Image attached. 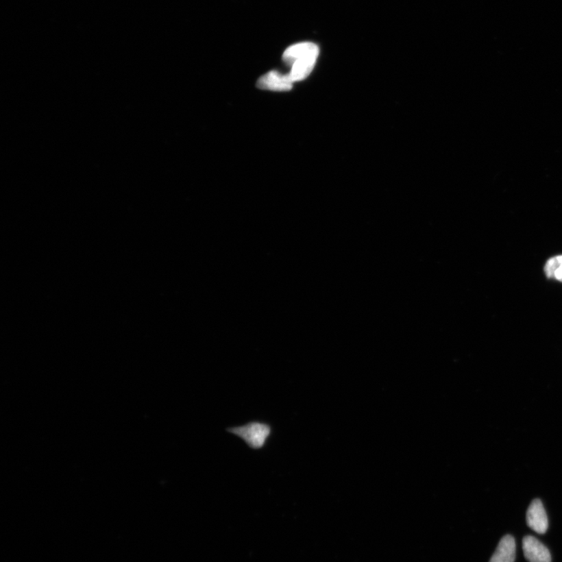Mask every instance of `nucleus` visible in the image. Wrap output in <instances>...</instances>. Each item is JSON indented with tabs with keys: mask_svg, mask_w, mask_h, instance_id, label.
<instances>
[{
	"mask_svg": "<svg viewBox=\"0 0 562 562\" xmlns=\"http://www.w3.org/2000/svg\"><path fill=\"white\" fill-rule=\"evenodd\" d=\"M319 53L317 45L301 42L292 45L283 54L284 63L291 66L289 76L292 82H300L311 74Z\"/></svg>",
	"mask_w": 562,
	"mask_h": 562,
	"instance_id": "obj_1",
	"label": "nucleus"
},
{
	"mask_svg": "<svg viewBox=\"0 0 562 562\" xmlns=\"http://www.w3.org/2000/svg\"><path fill=\"white\" fill-rule=\"evenodd\" d=\"M226 431L243 441L252 451H261L273 437V426L267 421L251 420L244 424L228 427Z\"/></svg>",
	"mask_w": 562,
	"mask_h": 562,
	"instance_id": "obj_2",
	"label": "nucleus"
},
{
	"mask_svg": "<svg viewBox=\"0 0 562 562\" xmlns=\"http://www.w3.org/2000/svg\"><path fill=\"white\" fill-rule=\"evenodd\" d=\"M289 75H283L277 71H271L258 80L257 86L263 90L274 92H288L293 87Z\"/></svg>",
	"mask_w": 562,
	"mask_h": 562,
	"instance_id": "obj_3",
	"label": "nucleus"
},
{
	"mask_svg": "<svg viewBox=\"0 0 562 562\" xmlns=\"http://www.w3.org/2000/svg\"><path fill=\"white\" fill-rule=\"evenodd\" d=\"M526 522L530 529L539 534H544L548 531V515L541 500H533L530 504L527 510Z\"/></svg>",
	"mask_w": 562,
	"mask_h": 562,
	"instance_id": "obj_4",
	"label": "nucleus"
},
{
	"mask_svg": "<svg viewBox=\"0 0 562 562\" xmlns=\"http://www.w3.org/2000/svg\"><path fill=\"white\" fill-rule=\"evenodd\" d=\"M522 549L525 558L529 562H552L549 550L534 537H524L522 541Z\"/></svg>",
	"mask_w": 562,
	"mask_h": 562,
	"instance_id": "obj_5",
	"label": "nucleus"
},
{
	"mask_svg": "<svg viewBox=\"0 0 562 562\" xmlns=\"http://www.w3.org/2000/svg\"><path fill=\"white\" fill-rule=\"evenodd\" d=\"M516 546L513 536L506 535L499 542L490 562H515Z\"/></svg>",
	"mask_w": 562,
	"mask_h": 562,
	"instance_id": "obj_6",
	"label": "nucleus"
},
{
	"mask_svg": "<svg viewBox=\"0 0 562 562\" xmlns=\"http://www.w3.org/2000/svg\"><path fill=\"white\" fill-rule=\"evenodd\" d=\"M562 266V256H555L547 262L544 267V272L546 273L548 278L552 279L555 277V273L558 269Z\"/></svg>",
	"mask_w": 562,
	"mask_h": 562,
	"instance_id": "obj_7",
	"label": "nucleus"
},
{
	"mask_svg": "<svg viewBox=\"0 0 562 562\" xmlns=\"http://www.w3.org/2000/svg\"><path fill=\"white\" fill-rule=\"evenodd\" d=\"M554 279L562 282V266L558 269L557 272H556Z\"/></svg>",
	"mask_w": 562,
	"mask_h": 562,
	"instance_id": "obj_8",
	"label": "nucleus"
}]
</instances>
